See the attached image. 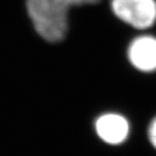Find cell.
Returning <instances> with one entry per match:
<instances>
[{
  "mask_svg": "<svg viewBox=\"0 0 156 156\" xmlns=\"http://www.w3.org/2000/svg\"><path fill=\"white\" fill-rule=\"evenodd\" d=\"M27 11L37 34L47 42H61L68 32L72 0H26Z\"/></svg>",
  "mask_w": 156,
  "mask_h": 156,
  "instance_id": "cell-1",
  "label": "cell"
},
{
  "mask_svg": "<svg viewBox=\"0 0 156 156\" xmlns=\"http://www.w3.org/2000/svg\"><path fill=\"white\" fill-rule=\"evenodd\" d=\"M114 14L137 30H147L156 23V0H111Z\"/></svg>",
  "mask_w": 156,
  "mask_h": 156,
  "instance_id": "cell-2",
  "label": "cell"
},
{
  "mask_svg": "<svg viewBox=\"0 0 156 156\" xmlns=\"http://www.w3.org/2000/svg\"><path fill=\"white\" fill-rule=\"evenodd\" d=\"M128 58L136 69L142 72L156 70V38L143 35L131 42L128 48Z\"/></svg>",
  "mask_w": 156,
  "mask_h": 156,
  "instance_id": "cell-3",
  "label": "cell"
},
{
  "mask_svg": "<svg viewBox=\"0 0 156 156\" xmlns=\"http://www.w3.org/2000/svg\"><path fill=\"white\" fill-rule=\"evenodd\" d=\"M95 131L102 141L111 145L123 143L129 135V123L119 114H105L95 122Z\"/></svg>",
  "mask_w": 156,
  "mask_h": 156,
  "instance_id": "cell-4",
  "label": "cell"
},
{
  "mask_svg": "<svg viewBox=\"0 0 156 156\" xmlns=\"http://www.w3.org/2000/svg\"><path fill=\"white\" fill-rule=\"evenodd\" d=\"M148 136L151 144L156 149V118H154V120L150 123V126H149L148 129Z\"/></svg>",
  "mask_w": 156,
  "mask_h": 156,
  "instance_id": "cell-5",
  "label": "cell"
},
{
  "mask_svg": "<svg viewBox=\"0 0 156 156\" xmlns=\"http://www.w3.org/2000/svg\"><path fill=\"white\" fill-rule=\"evenodd\" d=\"M99 0H72L74 6H82V5H90L95 4Z\"/></svg>",
  "mask_w": 156,
  "mask_h": 156,
  "instance_id": "cell-6",
  "label": "cell"
}]
</instances>
